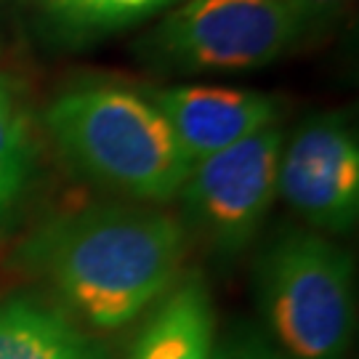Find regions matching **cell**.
Listing matches in <instances>:
<instances>
[{
  "label": "cell",
  "instance_id": "8992f818",
  "mask_svg": "<svg viewBox=\"0 0 359 359\" xmlns=\"http://www.w3.org/2000/svg\"><path fill=\"white\" fill-rule=\"evenodd\" d=\"M277 194L311 226L354 229L359 216V144L346 112L304 120L280 152Z\"/></svg>",
  "mask_w": 359,
  "mask_h": 359
},
{
  "label": "cell",
  "instance_id": "5b68a950",
  "mask_svg": "<svg viewBox=\"0 0 359 359\" xmlns=\"http://www.w3.org/2000/svg\"><path fill=\"white\" fill-rule=\"evenodd\" d=\"M283 147L277 123L192 165L181 187L184 213L218 256H237L253 243L277 197Z\"/></svg>",
  "mask_w": 359,
  "mask_h": 359
},
{
  "label": "cell",
  "instance_id": "4fadbf2b",
  "mask_svg": "<svg viewBox=\"0 0 359 359\" xmlns=\"http://www.w3.org/2000/svg\"><path fill=\"white\" fill-rule=\"evenodd\" d=\"M293 3H301V6H311V8H322L327 3H338V0H293Z\"/></svg>",
  "mask_w": 359,
  "mask_h": 359
},
{
  "label": "cell",
  "instance_id": "52a82bcc",
  "mask_svg": "<svg viewBox=\"0 0 359 359\" xmlns=\"http://www.w3.org/2000/svg\"><path fill=\"white\" fill-rule=\"evenodd\" d=\"M149 99L192 165L261 128L277 126L283 112L277 96L221 86H173L154 90Z\"/></svg>",
  "mask_w": 359,
  "mask_h": 359
},
{
  "label": "cell",
  "instance_id": "7a4b0ae2",
  "mask_svg": "<svg viewBox=\"0 0 359 359\" xmlns=\"http://www.w3.org/2000/svg\"><path fill=\"white\" fill-rule=\"evenodd\" d=\"M43 128L75 173L133 200L170 203L192 170L165 117L133 88L65 90L46 107Z\"/></svg>",
  "mask_w": 359,
  "mask_h": 359
},
{
  "label": "cell",
  "instance_id": "3957f363",
  "mask_svg": "<svg viewBox=\"0 0 359 359\" xmlns=\"http://www.w3.org/2000/svg\"><path fill=\"white\" fill-rule=\"evenodd\" d=\"M258 306L285 359H344L357 320L354 261L306 229L277 234L256 264Z\"/></svg>",
  "mask_w": 359,
  "mask_h": 359
},
{
  "label": "cell",
  "instance_id": "7c38bea8",
  "mask_svg": "<svg viewBox=\"0 0 359 359\" xmlns=\"http://www.w3.org/2000/svg\"><path fill=\"white\" fill-rule=\"evenodd\" d=\"M216 359H285V357L271 346V341H266L264 335L245 330V333L234 335L229 344H226V348H224V354H216Z\"/></svg>",
  "mask_w": 359,
  "mask_h": 359
},
{
  "label": "cell",
  "instance_id": "30bf717a",
  "mask_svg": "<svg viewBox=\"0 0 359 359\" xmlns=\"http://www.w3.org/2000/svg\"><path fill=\"white\" fill-rule=\"evenodd\" d=\"M0 359H112L59 309L29 295L0 301Z\"/></svg>",
  "mask_w": 359,
  "mask_h": 359
},
{
  "label": "cell",
  "instance_id": "6da1fadb",
  "mask_svg": "<svg viewBox=\"0 0 359 359\" xmlns=\"http://www.w3.org/2000/svg\"><path fill=\"white\" fill-rule=\"evenodd\" d=\"M19 258L83 322L117 330L176 285L184 226L152 208L90 205L43 224Z\"/></svg>",
  "mask_w": 359,
  "mask_h": 359
},
{
  "label": "cell",
  "instance_id": "9c48e42d",
  "mask_svg": "<svg viewBox=\"0 0 359 359\" xmlns=\"http://www.w3.org/2000/svg\"><path fill=\"white\" fill-rule=\"evenodd\" d=\"M43 40L53 46H88L144 25L181 0H13Z\"/></svg>",
  "mask_w": 359,
  "mask_h": 359
},
{
  "label": "cell",
  "instance_id": "277c9868",
  "mask_svg": "<svg viewBox=\"0 0 359 359\" xmlns=\"http://www.w3.org/2000/svg\"><path fill=\"white\" fill-rule=\"evenodd\" d=\"M320 8L293 0H181L142 40V59L176 75L248 72L301 46Z\"/></svg>",
  "mask_w": 359,
  "mask_h": 359
},
{
  "label": "cell",
  "instance_id": "8fae6325",
  "mask_svg": "<svg viewBox=\"0 0 359 359\" xmlns=\"http://www.w3.org/2000/svg\"><path fill=\"white\" fill-rule=\"evenodd\" d=\"M38 163V139L25 86L0 72V229L13 221Z\"/></svg>",
  "mask_w": 359,
  "mask_h": 359
},
{
  "label": "cell",
  "instance_id": "ba28073f",
  "mask_svg": "<svg viewBox=\"0 0 359 359\" xmlns=\"http://www.w3.org/2000/svg\"><path fill=\"white\" fill-rule=\"evenodd\" d=\"M128 359H216V314L203 277L189 274L160 298Z\"/></svg>",
  "mask_w": 359,
  "mask_h": 359
}]
</instances>
